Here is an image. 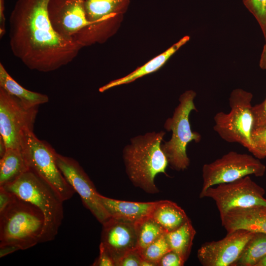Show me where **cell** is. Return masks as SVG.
<instances>
[{
    "mask_svg": "<svg viewBox=\"0 0 266 266\" xmlns=\"http://www.w3.org/2000/svg\"><path fill=\"white\" fill-rule=\"evenodd\" d=\"M4 0H0V38L5 33V18L4 16Z\"/></svg>",
    "mask_w": 266,
    "mask_h": 266,
    "instance_id": "cell-33",
    "label": "cell"
},
{
    "mask_svg": "<svg viewBox=\"0 0 266 266\" xmlns=\"http://www.w3.org/2000/svg\"><path fill=\"white\" fill-rule=\"evenodd\" d=\"M134 226L137 237V249L139 251L166 233L150 215L135 223Z\"/></svg>",
    "mask_w": 266,
    "mask_h": 266,
    "instance_id": "cell-24",
    "label": "cell"
},
{
    "mask_svg": "<svg viewBox=\"0 0 266 266\" xmlns=\"http://www.w3.org/2000/svg\"><path fill=\"white\" fill-rule=\"evenodd\" d=\"M128 1V0H85L86 17L93 25L83 34L84 43L89 45L105 38L111 20L125 7Z\"/></svg>",
    "mask_w": 266,
    "mask_h": 266,
    "instance_id": "cell-14",
    "label": "cell"
},
{
    "mask_svg": "<svg viewBox=\"0 0 266 266\" xmlns=\"http://www.w3.org/2000/svg\"><path fill=\"white\" fill-rule=\"evenodd\" d=\"M50 0H17L9 18L13 54L28 68L48 72L65 66L82 48L58 33L50 21Z\"/></svg>",
    "mask_w": 266,
    "mask_h": 266,
    "instance_id": "cell-1",
    "label": "cell"
},
{
    "mask_svg": "<svg viewBox=\"0 0 266 266\" xmlns=\"http://www.w3.org/2000/svg\"><path fill=\"white\" fill-rule=\"evenodd\" d=\"M189 39V36L183 37L164 52L155 57L133 72L122 78L110 81L100 87L99 89L100 92H103L115 86L131 83L140 77L156 71L161 67L170 57Z\"/></svg>",
    "mask_w": 266,
    "mask_h": 266,
    "instance_id": "cell-18",
    "label": "cell"
},
{
    "mask_svg": "<svg viewBox=\"0 0 266 266\" xmlns=\"http://www.w3.org/2000/svg\"><path fill=\"white\" fill-rule=\"evenodd\" d=\"M21 148H8L0 160V187L17 179L28 170Z\"/></svg>",
    "mask_w": 266,
    "mask_h": 266,
    "instance_id": "cell-21",
    "label": "cell"
},
{
    "mask_svg": "<svg viewBox=\"0 0 266 266\" xmlns=\"http://www.w3.org/2000/svg\"><path fill=\"white\" fill-rule=\"evenodd\" d=\"M17 250H19V249L15 246L11 245L0 246V257H3Z\"/></svg>",
    "mask_w": 266,
    "mask_h": 266,
    "instance_id": "cell-34",
    "label": "cell"
},
{
    "mask_svg": "<svg viewBox=\"0 0 266 266\" xmlns=\"http://www.w3.org/2000/svg\"><path fill=\"white\" fill-rule=\"evenodd\" d=\"M196 93L187 90L179 99V103L175 108L171 117L168 118L164 124V128L171 131V138L161 144V148L165 154L168 164L177 171L184 170L190 165L186 149L188 143L194 141L199 142L201 135L192 131L190 123V115L197 109L194 103Z\"/></svg>",
    "mask_w": 266,
    "mask_h": 266,
    "instance_id": "cell-6",
    "label": "cell"
},
{
    "mask_svg": "<svg viewBox=\"0 0 266 266\" xmlns=\"http://www.w3.org/2000/svg\"><path fill=\"white\" fill-rule=\"evenodd\" d=\"M44 226L41 211L17 197L0 213V246L13 245L19 250L30 248L41 243Z\"/></svg>",
    "mask_w": 266,
    "mask_h": 266,
    "instance_id": "cell-4",
    "label": "cell"
},
{
    "mask_svg": "<svg viewBox=\"0 0 266 266\" xmlns=\"http://www.w3.org/2000/svg\"><path fill=\"white\" fill-rule=\"evenodd\" d=\"M243 2L257 20L266 40V0H243Z\"/></svg>",
    "mask_w": 266,
    "mask_h": 266,
    "instance_id": "cell-26",
    "label": "cell"
},
{
    "mask_svg": "<svg viewBox=\"0 0 266 266\" xmlns=\"http://www.w3.org/2000/svg\"><path fill=\"white\" fill-rule=\"evenodd\" d=\"M17 198L12 193L0 187V213L8 207Z\"/></svg>",
    "mask_w": 266,
    "mask_h": 266,
    "instance_id": "cell-32",
    "label": "cell"
},
{
    "mask_svg": "<svg viewBox=\"0 0 266 266\" xmlns=\"http://www.w3.org/2000/svg\"><path fill=\"white\" fill-rule=\"evenodd\" d=\"M166 133H147L135 136L123 150L126 171L132 183L149 194L159 192L155 183L159 173L166 175L168 162L161 148Z\"/></svg>",
    "mask_w": 266,
    "mask_h": 266,
    "instance_id": "cell-2",
    "label": "cell"
},
{
    "mask_svg": "<svg viewBox=\"0 0 266 266\" xmlns=\"http://www.w3.org/2000/svg\"><path fill=\"white\" fill-rule=\"evenodd\" d=\"M220 216L227 233L243 230L266 233V206L234 208Z\"/></svg>",
    "mask_w": 266,
    "mask_h": 266,
    "instance_id": "cell-16",
    "label": "cell"
},
{
    "mask_svg": "<svg viewBox=\"0 0 266 266\" xmlns=\"http://www.w3.org/2000/svg\"><path fill=\"white\" fill-rule=\"evenodd\" d=\"M266 255V233H254L233 266H255Z\"/></svg>",
    "mask_w": 266,
    "mask_h": 266,
    "instance_id": "cell-23",
    "label": "cell"
},
{
    "mask_svg": "<svg viewBox=\"0 0 266 266\" xmlns=\"http://www.w3.org/2000/svg\"><path fill=\"white\" fill-rule=\"evenodd\" d=\"M38 108L25 104L0 88V137L6 149L20 148L25 133L33 131Z\"/></svg>",
    "mask_w": 266,
    "mask_h": 266,
    "instance_id": "cell-9",
    "label": "cell"
},
{
    "mask_svg": "<svg viewBox=\"0 0 266 266\" xmlns=\"http://www.w3.org/2000/svg\"><path fill=\"white\" fill-rule=\"evenodd\" d=\"M185 263L177 253L170 250L161 258L158 266H183Z\"/></svg>",
    "mask_w": 266,
    "mask_h": 266,
    "instance_id": "cell-31",
    "label": "cell"
},
{
    "mask_svg": "<svg viewBox=\"0 0 266 266\" xmlns=\"http://www.w3.org/2000/svg\"><path fill=\"white\" fill-rule=\"evenodd\" d=\"M6 150V147L5 145V143L1 138V137H0V158L3 157L4 154H5Z\"/></svg>",
    "mask_w": 266,
    "mask_h": 266,
    "instance_id": "cell-36",
    "label": "cell"
},
{
    "mask_svg": "<svg viewBox=\"0 0 266 266\" xmlns=\"http://www.w3.org/2000/svg\"><path fill=\"white\" fill-rule=\"evenodd\" d=\"M171 250L166 233L139 251L142 259L154 263L156 266L161 258Z\"/></svg>",
    "mask_w": 266,
    "mask_h": 266,
    "instance_id": "cell-25",
    "label": "cell"
},
{
    "mask_svg": "<svg viewBox=\"0 0 266 266\" xmlns=\"http://www.w3.org/2000/svg\"><path fill=\"white\" fill-rule=\"evenodd\" d=\"M254 233L239 230L220 240L205 242L197 252L200 263L203 266H233Z\"/></svg>",
    "mask_w": 266,
    "mask_h": 266,
    "instance_id": "cell-13",
    "label": "cell"
},
{
    "mask_svg": "<svg viewBox=\"0 0 266 266\" xmlns=\"http://www.w3.org/2000/svg\"><path fill=\"white\" fill-rule=\"evenodd\" d=\"M142 258L136 248L126 253L116 263L115 266H140Z\"/></svg>",
    "mask_w": 266,
    "mask_h": 266,
    "instance_id": "cell-29",
    "label": "cell"
},
{
    "mask_svg": "<svg viewBox=\"0 0 266 266\" xmlns=\"http://www.w3.org/2000/svg\"><path fill=\"white\" fill-rule=\"evenodd\" d=\"M102 225L100 242L116 263L126 253L137 248L134 224L110 218Z\"/></svg>",
    "mask_w": 266,
    "mask_h": 266,
    "instance_id": "cell-15",
    "label": "cell"
},
{
    "mask_svg": "<svg viewBox=\"0 0 266 266\" xmlns=\"http://www.w3.org/2000/svg\"><path fill=\"white\" fill-rule=\"evenodd\" d=\"M56 161L67 182L79 195L84 206L101 224L109 219L111 217L101 201L100 194L78 162L58 153Z\"/></svg>",
    "mask_w": 266,
    "mask_h": 266,
    "instance_id": "cell-11",
    "label": "cell"
},
{
    "mask_svg": "<svg viewBox=\"0 0 266 266\" xmlns=\"http://www.w3.org/2000/svg\"><path fill=\"white\" fill-rule=\"evenodd\" d=\"M2 187L41 211L44 216L45 226L41 243L54 240L64 218V201L58 193L29 169Z\"/></svg>",
    "mask_w": 266,
    "mask_h": 266,
    "instance_id": "cell-3",
    "label": "cell"
},
{
    "mask_svg": "<svg viewBox=\"0 0 266 266\" xmlns=\"http://www.w3.org/2000/svg\"><path fill=\"white\" fill-rule=\"evenodd\" d=\"M253 95L242 89H234L229 98L230 111L217 113L214 117V130L229 143H237L254 156L261 159L252 139L254 118L251 101Z\"/></svg>",
    "mask_w": 266,
    "mask_h": 266,
    "instance_id": "cell-5",
    "label": "cell"
},
{
    "mask_svg": "<svg viewBox=\"0 0 266 266\" xmlns=\"http://www.w3.org/2000/svg\"><path fill=\"white\" fill-rule=\"evenodd\" d=\"M252 139L259 151L261 159L266 157V126L254 129Z\"/></svg>",
    "mask_w": 266,
    "mask_h": 266,
    "instance_id": "cell-27",
    "label": "cell"
},
{
    "mask_svg": "<svg viewBox=\"0 0 266 266\" xmlns=\"http://www.w3.org/2000/svg\"><path fill=\"white\" fill-rule=\"evenodd\" d=\"M85 0H50L48 16L54 30L60 35L77 41L93 23L87 18Z\"/></svg>",
    "mask_w": 266,
    "mask_h": 266,
    "instance_id": "cell-12",
    "label": "cell"
},
{
    "mask_svg": "<svg viewBox=\"0 0 266 266\" xmlns=\"http://www.w3.org/2000/svg\"><path fill=\"white\" fill-rule=\"evenodd\" d=\"M196 231L189 219L177 229L166 233L171 250L186 262L190 255Z\"/></svg>",
    "mask_w": 266,
    "mask_h": 266,
    "instance_id": "cell-22",
    "label": "cell"
},
{
    "mask_svg": "<svg viewBox=\"0 0 266 266\" xmlns=\"http://www.w3.org/2000/svg\"><path fill=\"white\" fill-rule=\"evenodd\" d=\"M20 148L28 168L47 183L64 201L73 196L75 192L60 170L57 152L49 143L38 138L33 131H27L22 136Z\"/></svg>",
    "mask_w": 266,
    "mask_h": 266,
    "instance_id": "cell-7",
    "label": "cell"
},
{
    "mask_svg": "<svg viewBox=\"0 0 266 266\" xmlns=\"http://www.w3.org/2000/svg\"><path fill=\"white\" fill-rule=\"evenodd\" d=\"M101 201L111 217L116 220L135 224L150 215L157 201L133 202L110 199L100 195Z\"/></svg>",
    "mask_w": 266,
    "mask_h": 266,
    "instance_id": "cell-17",
    "label": "cell"
},
{
    "mask_svg": "<svg viewBox=\"0 0 266 266\" xmlns=\"http://www.w3.org/2000/svg\"><path fill=\"white\" fill-rule=\"evenodd\" d=\"M255 266H266V255Z\"/></svg>",
    "mask_w": 266,
    "mask_h": 266,
    "instance_id": "cell-38",
    "label": "cell"
},
{
    "mask_svg": "<svg viewBox=\"0 0 266 266\" xmlns=\"http://www.w3.org/2000/svg\"><path fill=\"white\" fill-rule=\"evenodd\" d=\"M260 66L263 69H266V42L264 46L260 60Z\"/></svg>",
    "mask_w": 266,
    "mask_h": 266,
    "instance_id": "cell-35",
    "label": "cell"
},
{
    "mask_svg": "<svg viewBox=\"0 0 266 266\" xmlns=\"http://www.w3.org/2000/svg\"><path fill=\"white\" fill-rule=\"evenodd\" d=\"M140 266H156V265L153 263L142 259Z\"/></svg>",
    "mask_w": 266,
    "mask_h": 266,
    "instance_id": "cell-37",
    "label": "cell"
},
{
    "mask_svg": "<svg viewBox=\"0 0 266 266\" xmlns=\"http://www.w3.org/2000/svg\"><path fill=\"white\" fill-rule=\"evenodd\" d=\"M150 216L166 233L177 229L190 219L180 206L168 200L157 201Z\"/></svg>",
    "mask_w": 266,
    "mask_h": 266,
    "instance_id": "cell-19",
    "label": "cell"
},
{
    "mask_svg": "<svg viewBox=\"0 0 266 266\" xmlns=\"http://www.w3.org/2000/svg\"><path fill=\"white\" fill-rule=\"evenodd\" d=\"M99 250V255L95 260L92 266H115V261L101 242L100 244Z\"/></svg>",
    "mask_w": 266,
    "mask_h": 266,
    "instance_id": "cell-30",
    "label": "cell"
},
{
    "mask_svg": "<svg viewBox=\"0 0 266 266\" xmlns=\"http://www.w3.org/2000/svg\"><path fill=\"white\" fill-rule=\"evenodd\" d=\"M252 112L254 129L266 126V98L261 103L252 106Z\"/></svg>",
    "mask_w": 266,
    "mask_h": 266,
    "instance_id": "cell-28",
    "label": "cell"
},
{
    "mask_svg": "<svg viewBox=\"0 0 266 266\" xmlns=\"http://www.w3.org/2000/svg\"><path fill=\"white\" fill-rule=\"evenodd\" d=\"M266 169V166L255 156L230 151L203 166L202 186L200 193L210 187L231 182L246 176H262Z\"/></svg>",
    "mask_w": 266,
    "mask_h": 266,
    "instance_id": "cell-8",
    "label": "cell"
},
{
    "mask_svg": "<svg viewBox=\"0 0 266 266\" xmlns=\"http://www.w3.org/2000/svg\"><path fill=\"white\" fill-rule=\"evenodd\" d=\"M0 88L28 106H39L49 101L46 95L28 90L20 85L10 76L1 63H0Z\"/></svg>",
    "mask_w": 266,
    "mask_h": 266,
    "instance_id": "cell-20",
    "label": "cell"
},
{
    "mask_svg": "<svg viewBox=\"0 0 266 266\" xmlns=\"http://www.w3.org/2000/svg\"><path fill=\"white\" fill-rule=\"evenodd\" d=\"M265 191L249 175L233 181L221 183L200 193V198H208L215 202L220 216L237 207L266 206Z\"/></svg>",
    "mask_w": 266,
    "mask_h": 266,
    "instance_id": "cell-10",
    "label": "cell"
}]
</instances>
